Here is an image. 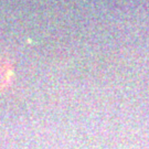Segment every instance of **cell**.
<instances>
[{"mask_svg":"<svg viewBox=\"0 0 149 149\" xmlns=\"http://www.w3.org/2000/svg\"><path fill=\"white\" fill-rule=\"evenodd\" d=\"M9 80V69L7 64L0 59V87L5 85Z\"/></svg>","mask_w":149,"mask_h":149,"instance_id":"1","label":"cell"}]
</instances>
